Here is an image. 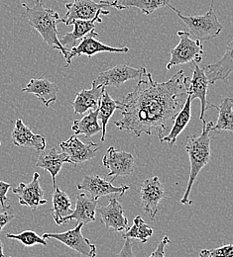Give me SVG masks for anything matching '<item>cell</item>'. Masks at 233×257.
I'll return each instance as SVG.
<instances>
[{
	"label": "cell",
	"instance_id": "38",
	"mask_svg": "<svg viewBox=\"0 0 233 257\" xmlns=\"http://www.w3.org/2000/svg\"><path fill=\"white\" fill-rule=\"evenodd\" d=\"M0 257H4V253H3V244H2L1 239H0Z\"/></svg>",
	"mask_w": 233,
	"mask_h": 257
},
{
	"label": "cell",
	"instance_id": "18",
	"mask_svg": "<svg viewBox=\"0 0 233 257\" xmlns=\"http://www.w3.org/2000/svg\"><path fill=\"white\" fill-rule=\"evenodd\" d=\"M12 142L17 147L31 148L36 152H43L46 150V139L42 135L34 134L21 119H18L15 123V127L12 132Z\"/></svg>",
	"mask_w": 233,
	"mask_h": 257
},
{
	"label": "cell",
	"instance_id": "11",
	"mask_svg": "<svg viewBox=\"0 0 233 257\" xmlns=\"http://www.w3.org/2000/svg\"><path fill=\"white\" fill-rule=\"evenodd\" d=\"M145 67H132L127 64H118L108 70L101 71L95 82L105 87L114 86L119 88L128 80H139Z\"/></svg>",
	"mask_w": 233,
	"mask_h": 257
},
{
	"label": "cell",
	"instance_id": "12",
	"mask_svg": "<svg viewBox=\"0 0 233 257\" xmlns=\"http://www.w3.org/2000/svg\"><path fill=\"white\" fill-rule=\"evenodd\" d=\"M209 81L205 74L204 68L200 67L199 64H195V68L193 71V77L189 79L187 88H188V95L192 98V101L195 99H200L201 103V112H200V119L202 121L204 120V113L208 108H215L217 110V106L207 102L206 95L208 90Z\"/></svg>",
	"mask_w": 233,
	"mask_h": 257
},
{
	"label": "cell",
	"instance_id": "10",
	"mask_svg": "<svg viewBox=\"0 0 233 257\" xmlns=\"http://www.w3.org/2000/svg\"><path fill=\"white\" fill-rule=\"evenodd\" d=\"M103 165L109 170L107 176L112 177L111 182L118 176H126L134 171L135 157L130 153L117 151L110 147L102 159Z\"/></svg>",
	"mask_w": 233,
	"mask_h": 257
},
{
	"label": "cell",
	"instance_id": "6",
	"mask_svg": "<svg viewBox=\"0 0 233 257\" xmlns=\"http://www.w3.org/2000/svg\"><path fill=\"white\" fill-rule=\"evenodd\" d=\"M180 43L177 47L170 51L171 60L167 64V69H171L175 65L185 64L194 62L200 64L203 56V46L200 40H193L189 32L178 31Z\"/></svg>",
	"mask_w": 233,
	"mask_h": 257
},
{
	"label": "cell",
	"instance_id": "25",
	"mask_svg": "<svg viewBox=\"0 0 233 257\" xmlns=\"http://www.w3.org/2000/svg\"><path fill=\"white\" fill-rule=\"evenodd\" d=\"M52 203L53 219L57 225H62L63 220L73 212L71 207V200L67 193L61 190L59 187H56L52 197Z\"/></svg>",
	"mask_w": 233,
	"mask_h": 257
},
{
	"label": "cell",
	"instance_id": "14",
	"mask_svg": "<svg viewBox=\"0 0 233 257\" xmlns=\"http://www.w3.org/2000/svg\"><path fill=\"white\" fill-rule=\"evenodd\" d=\"M79 190H84L90 193L93 199L99 200L102 196H108L112 194L124 195L127 190H129V186L121 185L114 186L111 181H106L102 179L99 175H86L81 183L76 185Z\"/></svg>",
	"mask_w": 233,
	"mask_h": 257
},
{
	"label": "cell",
	"instance_id": "35",
	"mask_svg": "<svg viewBox=\"0 0 233 257\" xmlns=\"http://www.w3.org/2000/svg\"><path fill=\"white\" fill-rule=\"evenodd\" d=\"M132 239L131 238H125L124 245L120 252L118 253L117 257H134L133 250H132Z\"/></svg>",
	"mask_w": 233,
	"mask_h": 257
},
{
	"label": "cell",
	"instance_id": "32",
	"mask_svg": "<svg viewBox=\"0 0 233 257\" xmlns=\"http://www.w3.org/2000/svg\"><path fill=\"white\" fill-rule=\"evenodd\" d=\"M212 257H233V244H226L210 250Z\"/></svg>",
	"mask_w": 233,
	"mask_h": 257
},
{
	"label": "cell",
	"instance_id": "27",
	"mask_svg": "<svg viewBox=\"0 0 233 257\" xmlns=\"http://www.w3.org/2000/svg\"><path fill=\"white\" fill-rule=\"evenodd\" d=\"M119 108H120V101L113 100L107 91H104L99 105V119L101 121V127H102V135L100 139L101 143H103L105 140L106 127L109 119L111 118L115 110L117 109L119 110Z\"/></svg>",
	"mask_w": 233,
	"mask_h": 257
},
{
	"label": "cell",
	"instance_id": "22",
	"mask_svg": "<svg viewBox=\"0 0 233 257\" xmlns=\"http://www.w3.org/2000/svg\"><path fill=\"white\" fill-rule=\"evenodd\" d=\"M64 163H71L67 155L65 153L59 154L55 148H52L50 150L41 152L36 162V166L50 172L53 180V186L56 188V177L61 171Z\"/></svg>",
	"mask_w": 233,
	"mask_h": 257
},
{
	"label": "cell",
	"instance_id": "36",
	"mask_svg": "<svg viewBox=\"0 0 233 257\" xmlns=\"http://www.w3.org/2000/svg\"><path fill=\"white\" fill-rule=\"evenodd\" d=\"M15 219V215L10 211H4L3 213H0V231L2 228L7 225L10 221Z\"/></svg>",
	"mask_w": 233,
	"mask_h": 257
},
{
	"label": "cell",
	"instance_id": "24",
	"mask_svg": "<svg viewBox=\"0 0 233 257\" xmlns=\"http://www.w3.org/2000/svg\"><path fill=\"white\" fill-rule=\"evenodd\" d=\"M192 118V98L190 95H188L187 101L183 107V109L179 112L177 115L173 126L168 133L166 137L160 140L161 143H167L169 146L173 147L176 144L177 138L181 135V133L186 128L188 124L190 123Z\"/></svg>",
	"mask_w": 233,
	"mask_h": 257
},
{
	"label": "cell",
	"instance_id": "26",
	"mask_svg": "<svg viewBox=\"0 0 233 257\" xmlns=\"http://www.w3.org/2000/svg\"><path fill=\"white\" fill-rule=\"evenodd\" d=\"M72 132L75 136L84 135L86 138L93 137L102 132V127L99 124V108L92 110L81 120H74Z\"/></svg>",
	"mask_w": 233,
	"mask_h": 257
},
{
	"label": "cell",
	"instance_id": "8",
	"mask_svg": "<svg viewBox=\"0 0 233 257\" xmlns=\"http://www.w3.org/2000/svg\"><path fill=\"white\" fill-rule=\"evenodd\" d=\"M165 188L159 177L154 176L146 179L140 190V199L144 212L151 220H154L159 210V203L166 198Z\"/></svg>",
	"mask_w": 233,
	"mask_h": 257
},
{
	"label": "cell",
	"instance_id": "9",
	"mask_svg": "<svg viewBox=\"0 0 233 257\" xmlns=\"http://www.w3.org/2000/svg\"><path fill=\"white\" fill-rule=\"evenodd\" d=\"M99 37V33L93 30L92 32L89 33L85 38L82 39L81 43L73 47L68 52V59H67V64L65 65L67 67L71 60L75 57H80L83 55L88 56L89 58H92L93 56L99 54V53H128L129 48L128 47H122V48H113L110 46H107L103 43L97 40Z\"/></svg>",
	"mask_w": 233,
	"mask_h": 257
},
{
	"label": "cell",
	"instance_id": "21",
	"mask_svg": "<svg viewBox=\"0 0 233 257\" xmlns=\"http://www.w3.org/2000/svg\"><path fill=\"white\" fill-rule=\"evenodd\" d=\"M22 92L30 93L38 97L42 103L48 107L57 100L59 87L56 83L46 78H32L29 83L22 88Z\"/></svg>",
	"mask_w": 233,
	"mask_h": 257
},
{
	"label": "cell",
	"instance_id": "1",
	"mask_svg": "<svg viewBox=\"0 0 233 257\" xmlns=\"http://www.w3.org/2000/svg\"><path fill=\"white\" fill-rule=\"evenodd\" d=\"M189 79L180 69L168 81L157 82L145 67L135 89L120 101L122 119L114 125L132 132L137 138L156 133L160 141L168 135L187 101Z\"/></svg>",
	"mask_w": 233,
	"mask_h": 257
},
{
	"label": "cell",
	"instance_id": "15",
	"mask_svg": "<svg viewBox=\"0 0 233 257\" xmlns=\"http://www.w3.org/2000/svg\"><path fill=\"white\" fill-rule=\"evenodd\" d=\"M12 192L18 196L19 204L26 206L36 211L40 206L47 204L44 198V192L40 186V174L35 172L32 181L28 184L21 182L17 187L12 189Z\"/></svg>",
	"mask_w": 233,
	"mask_h": 257
},
{
	"label": "cell",
	"instance_id": "33",
	"mask_svg": "<svg viewBox=\"0 0 233 257\" xmlns=\"http://www.w3.org/2000/svg\"><path fill=\"white\" fill-rule=\"evenodd\" d=\"M11 188V185L7 182L0 181V205L4 211H7L10 209L9 206L6 205L7 202V192Z\"/></svg>",
	"mask_w": 233,
	"mask_h": 257
},
{
	"label": "cell",
	"instance_id": "7",
	"mask_svg": "<svg viewBox=\"0 0 233 257\" xmlns=\"http://www.w3.org/2000/svg\"><path fill=\"white\" fill-rule=\"evenodd\" d=\"M84 224L79 223L70 230L60 233H44L42 237L48 239H56L67 245V247L75 250L84 257L97 256V246L82 233Z\"/></svg>",
	"mask_w": 233,
	"mask_h": 257
},
{
	"label": "cell",
	"instance_id": "20",
	"mask_svg": "<svg viewBox=\"0 0 233 257\" xmlns=\"http://www.w3.org/2000/svg\"><path fill=\"white\" fill-rule=\"evenodd\" d=\"M203 68L209 84H214L218 80H225L233 72V40L227 45L224 56L218 62Z\"/></svg>",
	"mask_w": 233,
	"mask_h": 257
},
{
	"label": "cell",
	"instance_id": "23",
	"mask_svg": "<svg viewBox=\"0 0 233 257\" xmlns=\"http://www.w3.org/2000/svg\"><path fill=\"white\" fill-rule=\"evenodd\" d=\"M99 14L92 20H73L70 25H73L72 32L66 33L62 36L61 44L67 50L70 51L73 47L76 46V41L85 38L89 33L95 30L97 23H101L102 19Z\"/></svg>",
	"mask_w": 233,
	"mask_h": 257
},
{
	"label": "cell",
	"instance_id": "34",
	"mask_svg": "<svg viewBox=\"0 0 233 257\" xmlns=\"http://www.w3.org/2000/svg\"><path fill=\"white\" fill-rule=\"evenodd\" d=\"M169 243H171V240L167 235H165L163 237V239L157 245L156 249L151 253V255L149 257H165V247Z\"/></svg>",
	"mask_w": 233,
	"mask_h": 257
},
{
	"label": "cell",
	"instance_id": "5",
	"mask_svg": "<svg viewBox=\"0 0 233 257\" xmlns=\"http://www.w3.org/2000/svg\"><path fill=\"white\" fill-rule=\"evenodd\" d=\"M117 0H101L100 2L95 0H72L66 4L67 14L64 19H61V22L69 26L73 20H92L99 14L108 15L110 11L104 8H115Z\"/></svg>",
	"mask_w": 233,
	"mask_h": 257
},
{
	"label": "cell",
	"instance_id": "39",
	"mask_svg": "<svg viewBox=\"0 0 233 257\" xmlns=\"http://www.w3.org/2000/svg\"><path fill=\"white\" fill-rule=\"evenodd\" d=\"M0 146H1V142H0Z\"/></svg>",
	"mask_w": 233,
	"mask_h": 257
},
{
	"label": "cell",
	"instance_id": "31",
	"mask_svg": "<svg viewBox=\"0 0 233 257\" xmlns=\"http://www.w3.org/2000/svg\"><path fill=\"white\" fill-rule=\"evenodd\" d=\"M6 237L10 239L19 240L24 246H33L35 244H42L44 246L47 245L45 238L38 235L33 230H25L18 234L7 233Z\"/></svg>",
	"mask_w": 233,
	"mask_h": 257
},
{
	"label": "cell",
	"instance_id": "37",
	"mask_svg": "<svg viewBox=\"0 0 233 257\" xmlns=\"http://www.w3.org/2000/svg\"><path fill=\"white\" fill-rule=\"evenodd\" d=\"M200 257H212L211 256V253H210V250L208 249H202L200 251Z\"/></svg>",
	"mask_w": 233,
	"mask_h": 257
},
{
	"label": "cell",
	"instance_id": "19",
	"mask_svg": "<svg viewBox=\"0 0 233 257\" xmlns=\"http://www.w3.org/2000/svg\"><path fill=\"white\" fill-rule=\"evenodd\" d=\"M105 91V86L97 84L93 81L91 89H83L76 93L75 99L72 102L73 111L75 114H84L89 110H96L99 108L100 99Z\"/></svg>",
	"mask_w": 233,
	"mask_h": 257
},
{
	"label": "cell",
	"instance_id": "16",
	"mask_svg": "<svg viewBox=\"0 0 233 257\" xmlns=\"http://www.w3.org/2000/svg\"><path fill=\"white\" fill-rule=\"evenodd\" d=\"M97 212L100 214L101 222L107 228H112L116 231L127 229L128 220L124 216L123 206L115 197H110L108 205L98 208Z\"/></svg>",
	"mask_w": 233,
	"mask_h": 257
},
{
	"label": "cell",
	"instance_id": "17",
	"mask_svg": "<svg viewBox=\"0 0 233 257\" xmlns=\"http://www.w3.org/2000/svg\"><path fill=\"white\" fill-rule=\"evenodd\" d=\"M98 201L92 197H88L85 193H79L76 195L75 208L69 216L63 220V225H66L71 220H75L77 223H83L84 225L96 222Z\"/></svg>",
	"mask_w": 233,
	"mask_h": 257
},
{
	"label": "cell",
	"instance_id": "29",
	"mask_svg": "<svg viewBox=\"0 0 233 257\" xmlns=\"http://www.w3.org/2000/svg\"><path fill=\"white\" fill-rule=\"evenodd\" d=\"M218 110V120L213 126L212 131L220 134L223 131H229L233 133V99L224 98L221 100Z\"/></svg>",
	"mask_w": 233,
	"mask_h": 257
},
{
	"label": "cell",
	"instance_id": "13",
	"mask_svg": "<svg viewBox=\"0 0 233 257\" xmlns=\"http://www.w3.org/2000/svg\"><path fill=\"white\" fill-rule=\"evenodd\" d=\"M63 153L68 157L71 164L77 165L80 163L93 160L100 148L95 143L84 144L77 137L71 136L67 141L60 144Z\"/></svg>",
	"mask_w": 233,
	"mask_h": 257
},
{
	"label": "cell",
	"instance_id": "30",
	"mask_svg": "<svg viewBox=\"0 0 233 257\" xmlns=\"http://www.w3.org/2000/svg\"><path fill=\"white\" fill-rule=\"evenodd\" d=\"M154 229L149 225H147L144 220L137 216L133 221V225L130 228H127V231L123 234L124 238L138 239L142 243H146L149 238L153 235Z\"/></svg>",
	"mask_w": 233,
	"mask_h": 257
},
{
	"label": "cell",
	"instance_id": "2",
	"mask_svg": "<svg viewBox=\"0 0 233 257\" xmlns=\"http://www.w3.org/2000/svg\"><path fill=\"white\" fill-rule=\"evenodd\" d=\"M22 6L25 8L22 16L28 20L29 25L42 36L46 44L60 51L67 62L68 51L63 47L58 38L59 31L57 26L61 22L59 13L51 8H46L43 0H33L31 6L23 2Z\"/></svg>",
	"mask_w": 233,
	"mask_h": 257
},
{
	"label": "cell",
	"instance_id": "3",
	"mask_svg": "<svg viewBox=\"0 0 233 257\" xmlns=\"http://www.w3.org/2000/svg\"><path fill=\"white\" fill-rule=\"evenodd\" d=\"M214 124L213 122H206L202 120V132L199 137H188L187 143L185 146V151L189 155V160L191 163V172L186 192L184 194L181 203L185 205H193V201L190 200V194L192 191L193 185L200 174L201 169L208 163L210 160V144L211 137L210 133L212 132Z\"/></svg>",
	"mask_w": 233,
	"mask_h": 257
},
{
	"label": "cell",
	"instance_id": "4",
	"mask_svg": "<svg viewBox=\"0 0 233 257\" xmlns=\"http://www.w3.org/2000/svg\"><path fill=\"white\" fill-rule=\"evenodd\" d=\"M213 1L211 0L208 11L203 15H185L172 5H168L186 24L189 33L196 40L207 41L218 36L223 29V25L219 22L213 11Z\"/></svg>",
	"mask_w": 233,
	"mask_h": 257
},
{
	"label": "cell",
	"instance_id": "28",
	"mask_svg": "<svg viewBox=\"0 0 233 257\" xmlns=\"http://www.w3.org/2000/svg\"><path fill=\"white\" fill-rule=\"evenodd\" d=\"M170 1L171 0H117L115 8L118 10H123L135 7L140 9L143 14L150 15L159 8L168 6Z\"/></svg>",
	"mask_w": 233,
	"mask_h": 257
}]
</instances>
